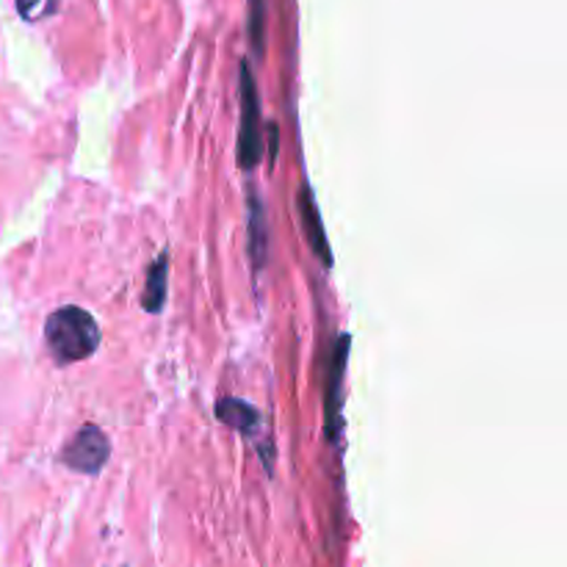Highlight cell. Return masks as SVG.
<instances>
[{
	"label": "cell",
	"instance_id": "obj_1",
	"mask_svg": "<svg viewBox=\"0 0 567 567\" xmlns=\"http://www.w3.org/2000/svg\"><path fill=\"white\" fill-rule=\"evenodd\" d=\"M44 338H48V349L59 365L81 363V360L92 358L94 349L100 347L97 321L75 305L50 313L48 324H44Z\"/></svg>",
	"mask_w": 567,
	"mask_h": 567
},
{
	"label": "cell",
	"instance_id": "obj_4",
	"mask_svg": "<svg viewBox=\"0 0 567 567\" xmlns=\"http://www.w3.org/2000/svg\"><path fill=\"white\" fill-rule=\"evenodd\" d=\"M219 419L225 421V424L241 430L244 435H252V430H255V424L260 421V415H258V410H252L249 404L238 402V399H225V402L219 404Z\"/></svg>",
	"mask_w": 567,
	"mask_h": 567
},
{
	"label": "cell",
	"instance_id": "obj_3",
	"mask_svg": "<svg viewBox=\"0 0 567 567\" xmlns=\"http://www.w3.org/2000/svg\"><path fill=\"white\" fill-rule=\"evenodd\" d=\"M241 94H244V120H241V164L244 169H252L255 161L260 158V138H258V97H255V83L249 75V66L241 64Z\"/></svg>",
	"mask_w": 567,
	"mask_h": 567
},
{
	"label": "cell",
	"instance_id": "obj_5",
	"mask_svg": "<svg viewBox=\"0 0 567 567\" xmlns=\"http://www.w3.org/2000/svg\"><path fill=\"white\" fill-rule=\"evenodd\" d=\"M299 205H302V210H305V227H308L310 244H313L316 252L324 258V264H330V249H327L324 230H321V225H319V210H316V203H313V197H310L308 188H305V192H299Z\"/></svg>",
	"mask_w": 567,
	"mask_h": 567
},
{
	"label": "cell",
	"instance_id": "obj_6",
	"mask_svg": "<svg viewBox=\"0 0 567 567\" xmlns=\"http://www.w3.org/2000/svg\"><path fill=\"white\" fill-rule=\"evenodd\" d=\"M166 260H169V255H161L158 264L150 269V282H147V291H144V310H150V313H158L161 305H164V297H166Z\"/></svg>",
	"mask_w": 567,
	"mask_h": 567
},
{
	"label": "cell",
	"instance_id": "obj_2",
	"mask_svg": "<svg viewBox=\"0 0 567 567\" xmlns=\"http://www.w3.org/2000/svg\"><path fill=\"white\" fill-rule=\"evenodd\" d=\"M111 454V441L109 435H105L103 430H97V426H83L81 432H75V437H72L70 443H66V449L61 452V463L66 465V468L78 471V474H100V468L105 465V460H109Z\"/></svg>",
	"mask_w": 567,
	"mask_h": 567
},
{
	"label": "cell",
	"instance_id": "obj_7",
	"mask_svg": "<svg viewBox=\"0 0 567 567\" xmlns=\"http://www.w3.org/2000/svg\"><path fill=\"white\" fill-rule=\"evenodd\" d=\"M59 0H17V11L22 20H42V17L53 14Z\"/></svg>",
	"mask_w": 567,
	"mask_h": 567
},
{
	"label": "cell",
	"instance_id": "obj_8",
	"mask_svg": "<svg viewBox=\"0 0 567 567\" xmlns=\"http://www.w3.org/2000/svg\"><path fill=\"white\" fill-rule=\"evenodd\" d=\"M260 14H264V0H252V39H255V44L264 42V28H260Z\"/></svg>",
	"mask_w": 567,
	"mask_h": 567
}]
</instances>
